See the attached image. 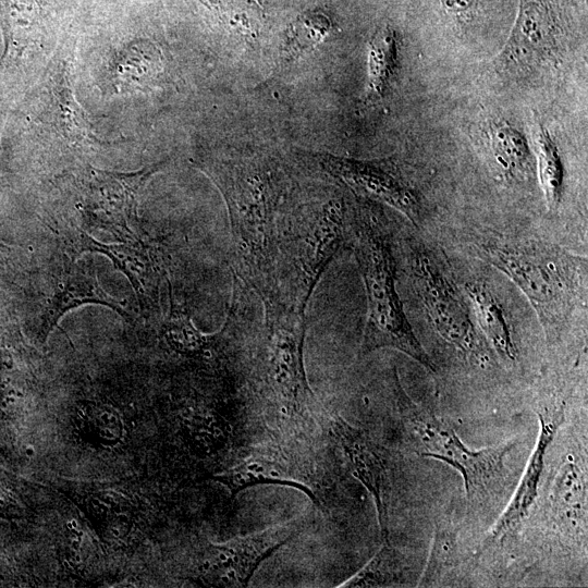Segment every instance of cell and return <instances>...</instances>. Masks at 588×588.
Wrapping results in <instances>:
<instances>
[{
    "label": "cell",
    "mask_w": 588,
    "mask_h": 588,
    "mask_svg": "<svg viewBox=\"0 0 588 588\" xmlns=\"http://www.w3.org/2000/svg\"><path fill=\"white\" fill-rule=\"evenodd\" d=\"M164 162L145 167L136 172H113L89 167L87 175V205L101 225L127 241L139 240L137 200L140 189Z\"/></svg>",
    "instance_id": "8fae6325"
},
{
    "label": "cell",
    "mask_w": 588,
    "mask_h": 588,
    "mask_svg": "<svg viewBox=\"0 0 588 588\" xmlns=\"http://www.w3.org/2000/svg\"><path fill=\"white\" fill-rule=\"evenodd\" d=\"M0 132H1V127H0Z\"/></svg>",
    "instance_id": "1f68e13d"
},
{
    "label": "cell",
    "mask_w": 588,
    "mask_h": 588,
    "mask_svg": "<svg viewBox=\"0 0 588 588\" xmlns=\"http://www.w3.org/2000/svg\"><path fill=\"white\" fill-rule=\"evenodd\" d=\"M163 56L149 40H137L122 49L113 63L112 78L118 90L144 89L163 73Z\"/></svg>",
    "instance_id": "ffe728a7"
},
{
    "label": "cell",
    "mask_w": 588,
    "mask_h": 588,
    "mask_svg": "<svg viewBox=\"0 0 588 588\" xmlns=\"http://www.w3.org/2000/svg\"><path fill=\"white\" fill-rule=\"evenodd\" d=\"M290 201L280 219L273 305L305 313L328 265L351 242L354 205L336 188ZM268 307V306H267Z\"/></svg>",
    "instance_id": "3957f363"
},
{
    "label": "cell",
    "mask_w": 588,
    "mask_h": 588,
    "mask_svg": "<svg viewBox=\"0 0 588 588\" xmlns=\"http://www.w3.org/2000/svg\"><path fill=\"white\" fill-rule=\"evenodd\" d=\"M334 30L330 16L320 10L301 13L285 30L283 57L295 61L319 46Z\"/></svg>",
    "instance_id": "d4e9b609"
},
{
    "label": "cell",
    "mask_w": 588,
    "mask_h": 588,
    "mask_svg": "<svg viewBox=\"0 0 588 588\" xmlns=\"http://www.w3.org/2000/svg\"><path fill=\"white\" fill-rule=\"evenodd\" d=\"M0 21L4 37L1 60L22 53L39 30L42 8L39 0H0Z\"/></svg>",
    "instance_id": "603a6c76"
},
{
    "label": "cell",
    "mask_w": 588,
    "mask_h": 588,
    "mask_svg": "<svg viewBox=\"0 0 588 588\" xmlns=\"http://www.w3.org/2000/svg\"><path fill=\"white\" fill-rule=\"evenodd\" d=\"M307 517H298L210 547L201 573L213 586L247 587L255 571L271 553L297 536Z\"/></svg>",
    "instance_id": "30bf717a"
},
{
    "label": "cell",
    "mask_w": 588,
    "mask_h": 588,
    "mask_svg": "<svg viewBox=\"0 0 588 588\" xmlns=\"http://www.w3.org/2000/svg\"><path fill=\"white\" fill-rule=\"evenodd\" d=\"M308 479L290 453L270 444L242 449L231 465L215 477V480L228 488L231 498L257 485H282L303 491L313 502L318 503Z\"/></svg>",
    "instance_id": "4fadbf2b"
},
{
    "label": "cell",
    "mask_w": 588,
    "mask_h": 588,
    "mask_svg": "<svg viewBox=\"0 0 588 588\" xmlns=\"http://www.w3.org/2000/svg\"><path fill=\"white\" fill-rule=\"evenodd\" d=\"M58 98L59 118L66 136L88 142H98L85 111L78 105L73 95V89L68 77L66 69L61 72L59 83L54 88Z\"/></svg>",
    "instance_id": "83f0119b"
},
{
    "label": "cell",
    "mask_w": 588,
    "mask_h": 588,
    "mask_svg": "<svg viewBox=\"0 0 588 588\" xmlns=\"http://www.w3.org/2000/svg\"><path fill=\"white\" fill-rule=\"evenodd\" d=\"M488 150L491 163L506 184L525 181L531 167V151L526 136L504 120H493L487 127Z\"/></svg>",
    "instance_id": "ac0fdd59"
},
{
    "label": "cell",
    "mask_w": 588,
    "mask_h": 588,
    "mask_svg": "<svg viewBox=\"0 0 588 588\" xmlns=\"http://www.w3.org/2000/svg\"><path fill=\"white\" fill-rule=\"evenodd\" d=\"M389 381L399 416L417 454L456 469L463 477L468 498L486 492L502 477L505 457L515 443L469 449L450 425L412 400L396 369L391 372Z\"/></svg>",
    "instance_id": "8992f818"
},
{
    "label": "cell",
    "mask_w": 588,
    "mask_h": 588,
    "mask_svg": "<svg viewBox=\"0 0 588 588\" xmlns=\"http://www.w3.org/2000/svg\"><path fill=\"white\" fill-rule=\"evenodd\" d=\"M408 261L413 286L437 333L463 355L476 360L486 358L487 344L443 256L416 241L411 245Z\"/></svg>",
    "instance_id": "52a82bcc"
},
{
    "label": "cell",
    "mask_w": 588,
    "mask_h": 588,
    "mask_svg": "<svg viewBox=\"0 0 588 588\" xmlns=\"http://www.w3.org/2000/svg\"><path fill=\"white\" fill-rule=\"evenodd\" d=\"M305 313L265 307L256 380L260 393L292 421L323 426L328 414L310 389L304 368Z\"/></svg>",
    "instance_id": "5b68a950"
},
{
    "label": "cell",
    "mask_w": 588,
    "mask_h": 588,
    "mask_svg": "<svg viewBox=\"0 0 588 588\" xmlns=\"http://www.w3.org/2000/svg\"><path fill=\"white\" fill-rule=\"evenodd\" d=\"M408 566L400 550L384 541L373 558L341 587H395L408 583Z\"/></svg>",
    "instance_id": "cb8c5ba5"
},
{
    "label": "cell",
    "mask_w": 588,
    "mask_h": 588,
    "mask_svg": "<svg viewBox=\"0 0 588 588\" xmlns=\"http://www.w3.org/2000/svg\"><path fill=\"white\" fill-rule=\"evenodd\" d=\"M72 247L74 255L90 252L108 257L130 281L142 309L151 310L158 307L161 270L151 248L140 238L105 244L84 231H78L72 241Z\"/></svg>",
    "instance_id": "5bb4252c"
},
{
    "label": "cell",
    "mask_w": 588,
    "mask_h": 588,
    "mask_svg": "<svg viewBox=\"0 0 588 588\" xmlns=\"http://www.w3.org/2000/svg\"><path fill=\"white\" fill-rule=\"evenodd\" d=\"M399 64V34L390 24L376 28L368 42L365 103L381 101L391 88Z\"/></svg>",
    "instance_id": "d6986e66"
},
{
    "label": "cell",
    "mask_w": 588,
    "mask_h": 588,
    "mask_svg": "<svg viewBox=\"0 0 588 588\" xmlns=\"http://www.w3.org/2000/svg\"><path fill=\"white\" fill-rule=\"evenodd\" d=\"M473 316L482 334L505 362H515L517 345L513 326L504 305L483 280H469L464 285Z\"/></svg>",
    "instance_id": "e0dca14e"
},
{
    "label": "cell",
    "mask_w": 588,
    "mask_h": 588,
    "mask_svg": "<svg viewBox=\"0 0 588 588\" xmlns=\"http://www.w3.org/2000/svg\"><path fill=\"white\" fill-rule=\"evenodd\" d=\"M468 241L475 256L520 289L548 339L558 338L576 307L586 302V257L542 240L494 231H475Z\"/></svg>",
    "instance_id": "7a4b0ae2"
},
{
    "label": "cell",
    "mask_w": 588,
    "mask_h": 588,
    "mask_svg": "<svg viewBox=\"0 0 588 588\" xmlns=\"http://www.w3.org/2000/svg\"><path fill=\"white\" fill-rule=\"evenodd\" d=\"M457 562V540L451 515L440 519L434 528L433 542L419 584L430 586Z\"/></svg>",
    "instance_id": "4316f807"
},
{
    "label": "cell",
    "mask_w": 588,
    "mask_h": 588,
    "mask_svg": "<svg viewBox=\"0 0 588 588\" xmlns=\"http://www.w3.org/2000/svg\"><path fill=\"white\" fill-rule=\"evenodd\" d=\"M213 15L218 25L245 45L257 46L264 30L266 14L258 0H199Z\"/></svg>",
    "instance_id": "44dd1931"
},
{
    "label": "cell",
    "mask_w": 588,
    "mask_h": 588,
    "mask_svg": "<svg viewBox=\"0 0 588 588\" xmlns=\"http://www.w3.org/2000/svg\"><path fill=\"white\" fill-rule=\"evenodd\" d=\"M351 244L362 275L367 316L360 355L394 348L434 372L436 366L409 324L396 291L392 235L381 211L369 201L354 205Z\"/></svg>",
    "instance_id": "277c9868"
},
{
    "label": "cell",
    "mask_w": 588,
    "mask_h": 588,
    "mask_svg": "<svg viewBox=\"0 0 588 588\" xmlns=\"http://www.w3.org/2000/svg\"><path fill=\"white\" fill-rule=\"evenodd\" d=\"M444 11L456 20L469 19L479 0H440Z\"/></svg>",
    "instance_id": "f546056e"
},
{
    "label": "cell",
    "mask_w": 588,
    "mask_h": 588,
    "mask_svg": "<svg viewBox=\"0 0 588 588\" xmlns=\"http://www.w3.org/2000/svg\"><path fill=\"white\" fill-rule=\"evenodd\" d=\"M326 425L339 443L351 471L371 494L381 536L389 541L390 473L385 450L366 431L339 415L328 414Z\"/></svg>",
    "instance_id": "7c38bea8"
},
{
    "label": "cell",
    "mask_w": 588,
    "mask_h": 588,
    "mask_svg": "<svg viewBox=\"0 0 588 588\" xmlns=\"http://www.w3.org/2000/svg\"><path fill=\"white\" fill-rule=\"evenodd\" d=\"M565 11L564 0H519L509 39L494 60L495 72L524 81L558 71L567 51Z\"/></svg>",
    "instance_id": "ba28073f"
},
{
    "label": "cell",
    "mask_w": 588,
    "mask_h": 588,
    "mask_svg": "<svg viewBox=\"0 0 588 588\" xmlns=\"http://www.w3.org/2000/svg\"><path fill=\"white\" fill-rule=\"evenodd\" d=\"M84 304H99L110 307L130 321L131 316L121 302L111 297L100 285L97 274L89 264L74 259L64 260L63 271L42 310L39 336L45 340L69 310Z\"/></svg>",
    "instance_id": "9a60e30c"
},
{
    "label": "cell",
    "mask_w": 588,
    "mask_h": 588,
    "mask_svg": "<svg viewBox=\"0 0 588 588\" xmlns=\"http://www.w3.org/2000/svg\"><path fill=\"white\" fill-rule=\"evenodd\" d=\"M307 157L354 194L393 207L416 226L424 223L427 212L424 197L393 157L355 159L327 152Z\"/></svg>",
    "instance_id": "9c48e42d"
},
{
    "label": "cell",
    "mask_w": 588,
    "mask_h": 588,
    "mask_svg": "<svg viewBox=\"0 0 588 588\" xmlns=\"http://www.w3.org/2000/svg\"><path fill=\"white\" fill-rule=\"evenodd\" d=\"M534 149L539 182L548 211L555 213L564 196L565 170L554 138L539 120L536 121L534 128Z\"/></svg>",
    "instance_id": "7402d4cb"
},
{
    "label": "cell",
    "mask_w": 588,
    "mask_h": 588,
    "mask_svg": "<svg viewBox=\"0 0 588 588\" xmlns=\"http://www.w3.org/2000/svg\"><path fill=\"white\" fill-rule=\"evenodd\" d=\"M193 163L226 205L236 274L264 307L274 304L278 226L293 193L289 172L277 157L253 148L209 154Z\"/></svg>",
    "instance_id": "6da1fadb"
},
{
    "label": "cell",
    "mask_w": 588,
    "mask_h": 588,
    "mask_svg": "<svg viewBox=\"0 0 588 588\" xmlns=\"http://www.w3.org/2000/svg\"><path fill=\"white\" fill-rule=\"evenodd\" d=\"M537 416L539 420V433L536 446L529 457L514 497L491 529L490 537L494 541L503 540L513 535L529 514L538 495L547 450L564 421V408L546 409L538 412Z\"/></svg>",
    "instance_id": "2e32d148"
},
{
    "label": "cell",
    "mask_w": 588,
    "mask_h": 588,
    "mask_svg": "<svg viewBox=\"0 0 588 588\" xmlns=\"http://www.w3.org/2000/svg\"><path fill=\"white\" fill-rule=\"evenodd\" d=\"M553 502L555 512L564 520L576 522L583 518L586 507V487L584 474L573 463H565L556 477Z\"/></svg>",
    "instance_id": "484cf974"
},
{
    "label": "cell",
    "mask_w": 588,
    "mask_h": 588,
    "mask_svg": "<svg viewBox=\"0 0 588 588\" xmlns=\"http://www.w3.org/2000/svg\"><path fill=\"white\" fill-rule=\"evenodd\" d=\"M162 322V335L173 350L186 354L198 352L207 354V346L215 336L203 334L185 313L175 309L171 304L169 314Z\"/></svg>",
    "instance_id": "f1b7e54d"
},
{
    "label": "cell",
    "mask_w": 588,
    "mask_h": 588,
    "mask_svg": "<svg viewBox=\"0 0 588 588\" xmlns=\"http://www.w3.org/2000/svg\"><path fill=\"white\" fill-rule=\"evenodd\" d=\"M13 247L0 242V260L5 259L12 252Z\"/></svg>",
    "instance_id": "4dcf8cb0"
}]
</instances>
